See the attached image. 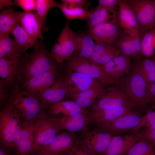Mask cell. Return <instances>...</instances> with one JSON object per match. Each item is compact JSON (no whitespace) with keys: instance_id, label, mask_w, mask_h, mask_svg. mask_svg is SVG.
<instances>
[{"instance_id":"ab89813d","label":"cell","mask_w":155,"mask_h":155,"mask_svg":"<svg viewBox=\"0 0 155 155\" xmlns=\"http://www.w3.org/2000/svg\"><path fill=\"white\" fill-rule=\"evenodd\" d=\"M145 127L141 132L136 133L140 139L145 140L153 145L155 142V124Z\"/></svg>"},{"instance_id":"b9f144b4","label":"cell","mask_w":155,"mask_h":155,"mask_svg":"<svg viewBox=\"0 0 155 155\" xmlns=\"http://www.w3.org/2000/svg\"><path fill=\"white\" fill-rule=\"evenodd\" d=\"M62 3H64L82 7L87 10L90 4L87 0H62Z\"/></svg>"},{"instance_id":"cb8c5ba5","label":"cell","mask_w":155,"mask_h":155,"mask_svg":"<svg viewBox=\"0 0 155 155\" xmlns=\"http://www.w3.org/2000/svg\"><path fill=\"white\" fill-rule=\"evenodd\" d=\"M45 112L54 117L69 116L78 114H88L90 111L73 100H64L46 108Z\"/></svg>"},{"instance_id":"277c9868","label":"cell","mask_w":155,"mask_h":155,"mask_svg":"<svg viewBox=\"0 0 155 155\" xmlns=\"http://www.w3.org/2000/svg\"><path fill=\"white\" fill-rule=\"evenodd\" d=\"M23 123L16 110L7 102L0 104V146L12 150L17 133Z\"/></svg>"},{"instance_id":"7dc6e473","label":"cell","mask_w":155,"mask_h":155,"mask_svg":"<svg viewBox=\"0 0 155 155\" xmlns=\"http://www.w3.org/2000/svg\"><path fill=\"white\" fill-rule=\"evenodd\" d=\"M36 155H61L42 149H40L36 153Z\"/></svg>"},{"instance_id":"d6986e66","label":"cell","mask_w":155,"mask_h":155,"mask_svg":"<svg viewBox=\"0 0 155 155\" xmlns=\"http://www.w3.org/2000/svg\"><path fill=\"white\" fill-rule=\"evenodd\" d=\"M77 141L75 133L61 131L49 145L41 149L61 155H68Z\"/></svg>"},{"instance_id":"ffe728a7","label":"cell","mask_w":155,"mask_h":155,"mask_svg":"<svg viewBox=\"0 0 155 155\" xmlns=\"http://www.w3.org/2000/svg\"><path fill=\"white\" fill-rule=\"evenodd\" d=\"M52 117L60 131L65 130L75 133L80 131L82 132L88 129V125L92 123L89 114Z\"/></svg>"},{"instance_id":"f6af8a7d","label":"cell","mask_w":155,"mask_h":155,"mask_svg":"<svg viewBox=\"0 0 155 155\" xmlns=\"http://www.w3.org/2000/svg\"><path fill=\"white\" fill-rule=\"evenodd\" d=\"M150 93L152 101L150 105V106L155 105V82L147 86Z\"/></svg>"},{"instance_id":"1f68e13d","label":"cell","mask_w":155,"mask_h":155,"mask_svg":"<svg viewBox=\"0 0 155 155\" xmlns=\"http://www.w3.org/2000/svg\"><path fill=\"white\" fill-rule=\"evenodd\" d=\"M75 34L76 53L80 56L88 60L94 51L95 42L88 32Z\"/></svg>"},{"instance_id":"44dd1931","label":"cell","mask_w":155,"mask_h":155,"mask_svg":"<svg viewBox=\"0 0 155 155\" xmlns=\"http://www.w3.org/2000/svg\"><path fill=\"white\" fill-rule=\"evenodd\" d=\"M115 48L120 54L134 61L141 58V40L139 35L120 33Z\"/></svg>"},{"instance_id":"816d5d0a","label":"cell","mask_w":155,"mask_h":155,"mask_svg":"<svg viewBox=\"0 0 155 155\" xmlns=\"http://www.w3.org/2000/svg\"><path fill=\"white\" fill-rule=\"evenodd\" d=\"M154 148V149H155V142L152 145Z\"/></svg>"},{"instance_id":"7bdbcfd3","label":"cell","mask_w":155,"mask_h":155,"mask_svg":"<svg viewBox=\"0 0 155 155\" xmlns=\"http://www.w3.org/2000/svg\"><path fill=\"white\" fill-rule=\"evenodd\" d=\"M120 0H99L98 6L115 9V6L119 4Z\"/></svg>"},{"instance_id":"f907efd6","label":"cell","mask_w":155,"mask_h":155,"mask_svg":"<svg viewBox=\"0 0 155 155\" xmlns=\"http://www.w3.org/2000/svg\"><path fill=\"white\" fill-rule=\"evenodd\" d=\"M154 4H155V0L154 2ZM154 28H155V17H154Z\"/></svg>"},{"instance_id":"e0dca14e","label":"cell","mask_w":155,"mask_h":155,"mask_svg":"<svg viewBox=\"0 0 155 155\" xmlns=\"http://www.w3.org/2000/svg\"><path fill=\"white\" fill-rule=\"evenodd\" d=\"M131 58L120 54L102 67L112 85H114L123 76L131 72Z\"/></svg>"},{"instance_id":"52a82bcc","label":"cell","mask_w":155,"mask_h":155,"mask_svg":"<svg viewBox=\"0 0 155 155\" xmlns=\"http://www.w3.org/2000/svg\"><path fill=\"white\" fill-rule=\"evenodd\" d=\"M82 131L77 143L84 150L92 155H102L105 151L114 135L98 128Z\"/></svg>"},{"instance_id":"6da1fadb","label":"cell","mask_w":155,"mask_h":155,"mask_svg":"<svg viewBox=\"0 0 155 155\" xmlns=\"http://www.w3.org/2000/svg\"><path fill=\"white\" fill-rule=\"evenodd\" d=\"M31 53L20 57L17 83H20L49 70L57 63L51 57L45 45L40 42Z\"/></svg>"},{"instance_id":"f5cc1de1","label":"cell","mask_w":155,"mask_h":155,"mask_svg":"<svg viewBox=\"0 0 155 155\" xmlns=\"http://www.w3.org/2000/svg\"><path fill=\"white\" fill-rule=\"evenodd\" d=\"M154 152L155 154V149H154Z\"/></svg>"},{"instance_id":"603a6c76","label":"cell","mask_w":155,"mask_h":155,"mask_svg":"<svg viewBox=\"0 0 155 155\" xmlns=\"http://www.w3.org/2000/svg\"><path fill=\"white\" fill-rule=\"evenodd\" d=\"M20 57L13 59L0 58V85L6 89L17 84Z\"/></svg>"},{"instance_id":"f546056e","label":"cell","mask_w":155,"mask_h":155,"mask_svg":"<svg viewBox=\"0 0 155 155\" xmlns=\"http://www.w3.org/2000/svg\"><path fill=\"white\" fill-rule=\"evenodd\" d=\"M11 34L14 37L20 54L22 55L29 49L34 48L40 42L29 35L20 24L12 30Z\"/></svg>"},{"instance_id":"4fadbf2b","label":"cell","mask_w":155,"mask_h":155,"mask_svg":"<svg viewBox=\"0 0 155 155\" xmlns=\"http://www.w3.org/2000/svg\"><path fill=\"white\" fill-rule=\"evenodd\" d=\"M34 121L22 125L16 137L13 147L16 155L36 154L33 135Z\"/></svg>"},{"instance_id":"f35d334b","label":"cell","mask_w":155,"mask_h":155,"mask_svg":"<svg viewBox=\"0 0 155 155\" xmlns=\"http://www.w3.org/2000/svg\"><path fill=\"white\" fill-rule=\"evenodd\" d=\"M155 124V105L150 106L141 118L140 122L137 128V132L141 128Z\"/></svg>"},{"instance_id":"7402d4cb","label":"cell","mask_w":155,"mask_h":155,"mask_svg":"<svg viewBox=\"0 0 155 155\" xmlns=\"http://www.w3.org/2000/svg\"><path fill=\"white\" fill-rule=\"evenodd\" d=\"M136 108L131 102L120 106L94 112H90L92 123L97 125L108 123L128 113Z\"/></svg>"},{"instance_id":"e575fe53","label":"cell","mask_w":155,"mask_h":155,"mask_svg":"<svg viewBox=\"0 0 155 155\" xmlns=\"http://www.w3.org/2000/svg\"><path fill=\"white\" fill-rule=\"evenodd\" d=\"M57 8L68 20L79 19L87 20L92 12L82 7L64 3H59Z\"/></svg>"},{"instance_id":"9a60e30c","label":"cell","mask_w":155,"mask_h":155,"mask_svg":"<svg viewBox=\"0 0 155 155\" xmlns=\"http://www.w3.org/2000/svg\"><path fill=\"white\" fill-rule=\"evenodd\" d=\"M65 69L64 75L69 96L89 89L104 86L89 76Z\"/></svg>"},{"instance_id":"836d02e7","label":"cell","mask_w":155,"mask_h":155,"mask_svg":"<svg viewBox=\"0 0 155 155\" xmlns=\"http://www.w3.org/2000/svg\"><path fill=\"white\" fill-rule=\"evenodd\" d=\"M21 55L14 38L9 34H0V58L13 59Z\"/></svg>"},{"instance_id":"8992f818","label":"cell","mask_w":155,"mask_h":155,"mask_svg":"<svg viewBox=\"0 0 155 155\" xmlns=\"http://www.w3.org/2000/svg\"><path fill=\"white\" fill-rule=\"evenodd\" d=\"M63 68L89 76L107 86L112 85L102 66L93 64L74 53L63 65Z\"/></svg>"},{"instance_id":"4316f807","label":"cell","mask_w":155,"mask_h":155,"mask_svg":"<svg viewBox=\"0 0 155 155\" xmlns=\"http://www.w3.org/2000/svg\"><path fill=\"white\" fill-rule=\"evenodd\" d=\"M120 54L115 47L104 43L96 42L94 51L88 61L92 63L103 66Z\"/></svg>"},{"instance_id":"ba28073f","label":"cell","mask_w":155,"mask_h":155,"mask_svg":"<svg viewBox=\"0 0 155 155\" xmlns=\"http://www.w3.org/2000/svg\"><path fill=\"white\" fill-rule=\"evenodd\" d=\"M76 46L75 33L67 23L52 47L50 56L57 63L63 65L73 54Z\"/></svg>"},{"instance_id":"7a4b0ae2","label":"cell","mask_w":155,"mask_h":155,"mask_svg":"<svg viewBox=\"0 0 155 155\" xmlns=\"http://www.w3.org/2000/svg\"><path fill=\"white\" fill-rule=\"evenodd\" d=\"M7 101L19 115L23 123L34 121L45 110L36 97L23 90L17 83L8 89Z\"/></svg>"},{"instance_id":"484cf974","label":"cell","mask_w":155,"mask_h":155,"mask_svg":"<svg viewBox=\"0 0 155 155\" xmlns=\"http://www.w3.org/2000/svg\"><path fill=\"white\" fill-rule=\"evenodd\" d=\"M19 22L23 29L30 36L42 41V25L36 12L34 11L18 12Z\"/></svg>"},{"instance_id":"8d00e7d4","label":"cell","mask_w":155,"mask_h":155,"mask_svg":"<svg viewBox=\"0 0 155 155\" xmlns=\"http://www.w3.org/2000/svg\"><path fill=\"white\" fill-rule=\"evenodd\" d=\"M141 40V54L148 58L155 55V28L146 32Z\"/></svg>"},{"instance_id":"30bf717a","label":"cell","mask_w":155,"mask_h":155,"mask_svg":"<svg viewBox=\"0 0 155 155\" xmlns=\"http://www.w3.org/2000/svg\"><path fill=\"white\" fill-rule=\"evenodd\" d=\"M63 68V65L57 64L40 74L18 84L24 91L38 98L40 94L54 83Z\"/></svg>"},{"instance_id":"f1b7e54d","label":"cell","mask_w":155,"mask_h":155,"mask_svg":"<svg viewBox=\"0 0 155 155\" xmlns=\"http://www.w3.org/2000/svg\"><path fill=\"white\" fill-rule=\"evenodd\" d=\"M117 17L115 9L98 6L93 11L87 20L88 28L104 23H114Z\"/></svg>"},{"instance_id":"d590c367","label":"cell","mask_w":155,"mask_h":155,"mask_svg":"<svg viewBox=\"0 0 155 155\" xmlns=\"http://www.w3.org/2000/svg\"><path fill=\"white\" fill-rule=\"evenodd\" d=\"M36 11L40 21L42 31H48L49 28L46 24V18L50 9L58 7L59 3L53 0H36Z\"/></svg>"},{"instance_id":"4dcf8cb0","label":"cell","mask_w":155,"mask_h":155,"mask_svg":"<svg viewBox=\"0 0 155 155\" xmlns=\"http://www.w3.org/2000/svg\"><path fill=\"white\" fill-rule=\"evenodd\" d=\"M105 86L89 89L71 95L69 97L81 107L86 108L92 106L101 96L105 88Z\"/></svg>"},{"instance_id":"bcb514c9","label":"cell","mask_w":155,"mask_h":155,"mask_svg":"<svg viewBox=\"0 0 155 155\" xmlns=\"http://www.w3.org/2000/svg\"><path fill=\"white\" fill-rule=\"evenodd\" d=\"M13 2L11 0H0V9L1 10L5 7H9L13 5Z\"/></svg>"},{"instance_id":"60d3db41","label":"cell","mask_w":155,"mask_h":155,"mask_svg":"<svg viewBox=\"0 0 155 155\" xmlns=\"http://www.w3.org/2000/svg\"><path fill=\"white\" fill-rule=\"evenodd\" d=\"M13 5L19 7L26 12L36 11V0H15Z\"/></svg>"},{"instance_id":"5bb4252c","label":"cell","mask_w":155,"mask_h":155,"mask_svg":"<svg viewBox=\"0 0 155 155\" xmlns=\"http://www.w3.org/2000/svg\"><path fill=\"white\" fill-rule=\"evenodd\" d=\"M69 96L64 75L61 73L54 83L40 94L38 98L45 109L52 105L65 100Z\"/></svg>"},{"instance_id":"83f0119b","label":"cell","mask_w":155,"mask_h":155,"mask_svg":"<svg viewBox=\"0 0 155 155\" xmlns=\"http://www.w3.org/2000/svg\"><path fill=\"white\" fill-rule=\"evenodd\" d=\"M131 72L142 76L147 85L155 82V65L150 59L140 58L135 60L132 64Z\"/></svg>"},{"instance_id":"3957f363","label":"cell","mask_w":155,"mask_h":155,"mask_svg":"<svg viewBox=\"0 0 155 155\" xmlns=\"http://www.w3.org/2000/svg\"><path fill=\"white\" fill-rule=\"evenodd\" d=\"M118 87L136 108L150 105L151 96L144 79L131 72L125 74L114 85Z\"/></svg>"},{"instance_id":"7c38bea8","label":"cell","mask_w":155,"mask_h":155,"mask_svg":"<svg viewBox=\"0 0 155 155\" xmlns=\"http://www.w3.org/2000/svg\"><path fill=\"white\" fill-rule=\"evenodd\" d=\"M130 102L121 90L114 85L105 88L101 96L91 106L90 112H98Z\"/></svg>"},{"instance_id":"ee69618b","label":"cell","mask_w":155,"mask_h":155,"mask_svg":"<svg viewBox=\"0 0 155 155\" xmlns=\"http://www.w3.org/2000/svg\"><path fill=\"white\" fill-rule=\"evenodd\" d=\"M68 155H92L81 148L77 142Z\"/></svg>"},{"instance_id":"ac0fdd59","label":"cell","mask_w":155,"mask_h":155,"mask_svg":"<svg viewBox=\"0 0 155 155\" xmlns=\"http://www.w3.org/2000/svg\"><path fill=\"white\" fill-rule=\"evenodd\" d=\"M118 5L116 23L127 34L139 35V25L132 9L125 0H120Z\"/></svg>"},{"instance_id":"2e32d148","label":"cell","mask_w":155,"mask_h":155,"mask_svg":"<svg viewBox=\"0 0 155 155\" xmlns=\"http://www.w3.org/2000/svg\"><path fill=\"white\" fill-rule=\"evenodd\" d=\"M120 28L116 22L104 23L88 28L87 32L96 42L115 47L121 33Z\"/></svg>"},{"instance_id":"681fc988","label":"cell","mask_w":155,"mask_h":155,"mask_svg":"<svg viewBox=\"0 0 155 155\" xmlns=\"http://www.w3.org/2000/svg\"><path fill=\"white\" fill-rule=\"evenodd\" d=\"M150 59L152 61L155 65V55L151 57Z\"/></svg>"},{"instance_id":"c3c4849f","label":"cell","mask_w":155,"mask_h":155,"mask_svg":"<svg viewBox=\"0 0 155 155\" xmlns=\"http://www.w3.org/2000/svg\"><path fill=\"white\" fill-rule=\"evenodd\" d=\"M0 155H12L8 150L0 146Z\"/></svg>"},{"instance_id":"9c48e42d","label":"cell","mask_w":155,"mask_h":155,"mask_svg":"<svg viewBox=\"0 0 155 155\" xmlns=\"http://www.w3.org/2000/svg\"><path fill=\"white\" fill-rule=\"evenodd\" d=\"M125 0L136 17L139 25V34L141 39L146 32L154 28L155 0Z\"/></svg>"},{"instance_id":"d6a6232c","label":"cell","mask_w":155,"mask_h":155,"mask_svg":"<svg viewBox=\"0 0 155 155\" xmlns=\"http://www.w3.org/2000/svg\"><path fill=\"white\" fill-rule=\"evenodd\" d=\"M18 11L12 8L3 9L0 13V34H9L20 24Z\"/></svg>"},{"instance_id":"8fae6325","label":"cell","mask_w":155,"mask_h":155,"mask_svg":"<svg viewBox=\"0 0 155 155\" xmlns=\"http://www.w3.org/2000/svg\"><path fill=\"white\" fill-rule=\"evenodd\" d=\"M142 116L139 112L133 110L110 122L97 125L114 135L131 131L135 133Z\"/></svg>"},{"instance_id":"74e56055","label":"cell","mask_w":155,"mask_h":155,"mask_svg":"<svg viewBox=\"0 0 155 155\" xmlns=\"http://www.w3.org/2000/svg\"><path fill=\"white\" fill-rule=\"evenodd\" d=\"M124 155H155L154 148L150 142L140 139Z\"/></svg>"},{"instance_id":"5b68a950","label":"cell","mask_w":155,"mask_h":155,"mask_svg":"<svg viewBox=\"0 0 155 155\" xmlns=\"http://www.w3.org/2000/svg\"><path fill=\"white\" fill-rule=\"evenodd\" d=\"M60 131L53 118L44 111L34 121L33 135L36 153L49 145Z\"/></svg>"},{"instance_id":"d4e9b609","label":"cell","mask_w":155,"mask_h":155,"mask_svg":"<svg viewBox=\"0 0 155 155\" xmlns=\"http://www.w3.org/2000/svg\"><path fill=\"white\" fill-rule=\"evenodd\" d=\"M140 140L136 133L114 135L106 149L102 155H124Z\"/></svg>"}]
</instances>
